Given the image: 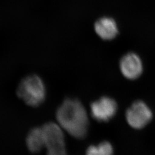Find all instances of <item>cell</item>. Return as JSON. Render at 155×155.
<instances>
[{
  "label": "cell",
  "mask_w": 155,
  "mask_h": 155,
  "mask_svg": "<svg viewBox=\"0 0 155 155\" xmlns=\"http://www.w3.org/2000/svg\"><path fill=\"white\" fill-rule=\"evenodd\" d=\"M56 118L59 126L74 138L82 139L87 136L88 115L78 100L68 98L64 101L56 111Z\"/></svg>",
  "instance_id": "cell-1"
},
{
  "label": "cell",
  "mask_w": 155,
  "mask_h": 155,
  "mask_svg": "<svg viewBox=\"0 0 155 155\" xmlns=\"http://www.w3.org/2000/svg\"><path fill=\"white\" fill-rule=\"evenodd\" d=\"M17 94L28 106L38 107L46 98V88L43 80L36 75L28 76L19 84Z\"/></svg>",
  "instance_id": "cell-2"
},
{
  "label": "cell",
  "mask_w": 155,
  "mask_h": 155,
  "mask_svg": "<svg viewBox=\"0 0 155 155\" xmlns=\"http://www.w3.org/2000/svg\"><path fill=\"white\" fill-rule=\"evenodd\" d=\"M47 155H66L64 133L59 124L47 122L42 127Z\"/></svg>",
  "instance_id": "cell-3"
},
{
  "label": "cell",
  "mask_w": 155,
  "mask_h": 155,
  "mask_svg": "<svg viewBox=\"0 0 155 155\" xmlns=\"http://www.w3.org/2000/svg\"><path fill=\"white\" fill-rule=\"evenodd\" d=\"M152 118L153 113L149 106L141 101L134 102L126 112L128 124L135 129L144 128L150 122Z\"/></svg>",
  "instance_id": "cell-4"
},
{
  "label": "cell",
  "mask_w": 155,
  "mask_h": 155,
  "mask_svg": "<svg viewBox=\"0 0 155 155\" xmlns=\"http://www.w3.org/2000/svg\"><path fill=\"white\" fill-rule=\"evenodd\" d=\"M117 108L114 100L110 97H104L91 104V114L94 120L98 122H107L115 116Z\"/></svg>",
  "instance_id": "cell-5"
},
{
  "label": "cell",
  "mask_w": 155,
  "mask_h": 155,
  "mask_svg": "<svg viewBox=\"0 0 155 155\" xmlns=\"http://www.w3.org/2000/svg\"><path fill=\"white\" fill-rule=\"evenodd\" d=\"M122 75L128 79H136L143 71V63L139 56L134 53H128L121 58L120 63Z\"/></svg>",
  "instance_id": "cell-6"
},
{
  "label": "cell",
  "mask_w": 155,
  "mask_h": 155,
  "mask_svg": "<svg viewBox=\"0 0 155 155\" xmlns=\"http://www.w3.org/2000/svg\"><path fill=\"white\" fill-rule=\"evenodd\" d=\"M95 31L100 38L104 40L114 39L118 33L116 21L109 17H103L95 23Z\"/></svg>",
  "instance_id": "cell-7"
},
{
  "label": "cell",
  "mask_w": 155,
  "mask_h": 155,
  "mask_svg": "<svg viewBox=\"0 0 155 155\" xmlns=\"http://www.w3.org/2000/svg\"><path fill=\"white\" fill-rule=\"evenodd\" d=\"M26 144L29 150L33 153L40 152L45 148V141L41 127H34L28 133Z\"/></svg>",
  "instance_id": "cell-8"
},
{
  "label": "cell",
  "mask_w": 155,
  "mask_h": 155,
  "mask_svg": "<svg viewBox=\"0 0 155 155\" xmlns=\"http://www.w3.org/2000/svg\"><path fill=\"white\" fill-rule=\"evenodd\" d=\"M114 148L109 141H102L97 145L89 146L86 155H113Z\"/></svg>",
  "instance_id": "cell-9"
}]
</instances>
